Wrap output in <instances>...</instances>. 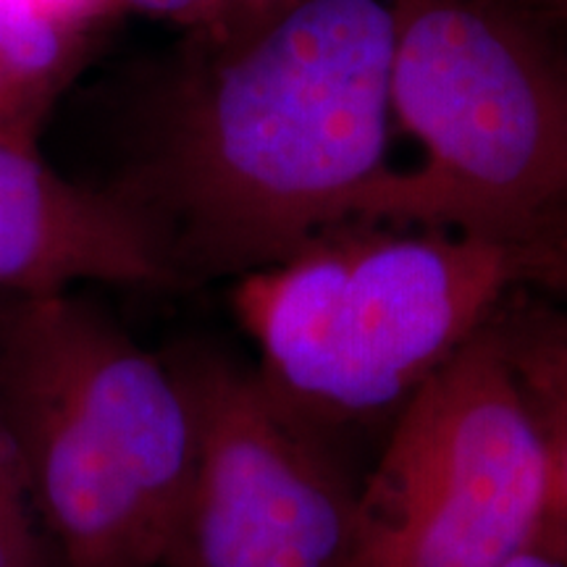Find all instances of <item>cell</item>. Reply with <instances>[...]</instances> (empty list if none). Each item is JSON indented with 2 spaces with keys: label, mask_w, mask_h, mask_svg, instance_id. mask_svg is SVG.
<instances>
[{
  "label": "cell",
  "mask_w": 567,
  "mask_h": 567,
  "mask_svg": "<svg viewBox=\"0 0 567 567\" xmlns=\"http://www.w3.org/2000/svg\"><path fill=\"white\" fill-rule=\"evenodd\" d=\"M392 0H295L247 38L203 40L116 189L176 279H243L360 216L392 172Z\"/></svg>",
  "instance_id": "1"
},
{
  "label": "cell",
  "mask_w": 567,
  "mask_h": 567,
  "mask_svg": "<svg viewBox=\"0 0 567 567\" xmlns=\"http://www.w3.org/2000/svg\"><path fill=\"white\" fill-rule=\"evenodd\" d=\"M0 405L59 567H163L195 455L166 360L69 295L0 316Z\"/></svg>",
  "instance_id": "2"
},
{
  "label": "cell",
  "mask_w": 567,
  "mask_h": 567,
  "mask_svg": "<svg viewBox=\"0 0 567 567\" xmlns=\"http://www.w3.org/2000/svg\"><path fill=\"white\" fill-rule=\"evenodd\" d=\"M513 287L505 245L354 218L243 276L234 313L268 389L334 442L400 413Z\"/></svg>",
  "instance_id": "3"
},
{
  "label": "cell",
  "mask_w": 567,
  "mask_h": 567,
  "mask_svg": "<svg viewBox=\"0 0 567 567\" xmlns=\"http://www.w3.org/2000/svg\"><path fill=\"white\" fill-rule=\"evenodd\" d=\"M392 116L421 168H392L358 221L513 247L567 213V48L526 0H392Z\"/></svg>",
  "instance_id": "4"
},
{
  "label": "cell",
  "mask_w": 567,
  "mask_h": 567,
  "mask_svg": "<svg viewBox=\"0 0 567 567\" xmlns=\"http://www.w3.org/2000/svg\"><path fill=\"white\" fill-rule=\"evenodd\" d=\"M544 505L542 436L486 321L396 413L344 567H499L536 547Z\"/></svg>",
  "instance_id": "5"
},
{
  "label": "cell",
  "mask_w": 567,
  "mask_h": 567,
  "mask_svg": "<svg viewBox=\"0 0 567 567\" xmlns=\"http://www.w3.org/2000/svg\"><path fill=\"white\" fill-rule=\"evenodd\" d=\"M166 363L195 455L163 567H344L358 486L334 444L281 405L258 365L210 344Z\"/></svg>",
  "instance_id": "6"
},
{
  "label": "cell",
  "mask_w": 567,
  "mask_h": 567,
  "mask_svg": "<svg viewBox=\"0 0 567 567\" xmlns=\"http://www.w3.org/2000/svg\"><path fill=\"white\" fill-rule=\"evenodd\" d=\"M168 287L166 247L124 195L76 187L45 166L21 126L0 130V289L66 295L74 284Z\"/></svg>",
  "instance_id": "7"
},
{
  "label": "cell",
  "mask_w": 567,
  "mask_h": 567,
  "mask_svg": "<svg viewBox=\"0 0 567 567\" xmlns=\"http://www.w3.org/2000/svg\"><path fill=\"white\" fill-rule=\"evenodd\" d=\"M488 323L505 344L547 457V505L536 549L567 567V368L509 323L499 310H494Z\"/></svg>",
  "instance_id": "8"
},
{
  "label": "cell",
  "mask_w": 567,
  "mask_h": 567,
  "mask_svg": "<svg viewBox=\"0 0 567 567\" xmlns=\"http://www.w3.org/2000/svg\"><path fill=\"white\" fill-rule=\"evenodd\" d=\"M0 567H59L40 526L3 405H0Z\"/></svg>",
  "instance_id": "9"
},
{
  "label": "cell",
  "mask_w": 567,
  "mask_h": 567,
  "mask_svg": "<svg viewBox=\"0 0 567 567\" xmlns=\"http://www.w3.org/2000/svg\"><path fill=\"white\" fill-rule=\"evenodd\" d=\"M515 287L567 308V213L528 239L507 247Z\"/></svg>",
  "instance_id": "10"
},
{
  "label": "cell",
  "mask_w": 567,
  "mask_h": 567,
  "mask_svg": "<svg viewBox=\"0 0 567 567\" xmlns=\"http://www.w3.org/2000/svg\"><path fill=\"white\" fill-rule=\"evenodd\" d=\"M502 316L528 334L536 344H542L549 354H555L567 368V308L551 302L547 297L528 292L523 287H513L499 302Z\"/></svg>",
  "instance_id": "11"
},
{
  "label": "cell",
  "mask_w": 567,
  "mask_h": 567,
  "mask_svg": "<svg viewBox=\"0 0 567 567\" xmlns=\"http://www.w3.org/2000/svg\"><path fill=\"white\" fill-rule=\"evenodd\" d=\"M155 19L187 27L197 40H221L229 17V0H116Z\"/></svg>",
  "instance_id": "12"
},
{
  "label": "cell",
  "mask_w": 567,
  "mask_h": 567,
  "mask_svg": "<svg viewBox=\"0 0 567 567\" xmlns=\"http://www.w3.org/2000/svg\"><path fill=\"white\" fill-rule=\"evenodd\" d=\"M295 0H229V17L221 40H239L258 32L284 13Z\"/></svg>",
  "instance_id": "13"
},
{
  "label": "cell",
  "mask_w": 567,
  "mask_h": 567,
  "mask_svg": "<svg viewBox=\"0 0 567 567\" xmlns=\"http://www.w3.org/2000/svg\"><path fill=\"white\" fill-rule=\"evenodd\" d=\"M38 9H42L48 17L63 21V24L82 30L90 19H97L105 13L111 6H116V0H32Z\"/></svg>",
  "instance_id": "14"
},
{
  "label": "cell",
  "mask_w": 567,
  "mask_h": 567,
  "mask_svg": "<svg viewBox=\"0 0 567 567\" xmlns=\"http://www.w3.org/2000/svg\"><path fill=\"white\" fill-rule=\"evenodd\" d=\"M27 103L32 101L19 90V84L13 82L3 48H0V130L21 126V113H24Z\"/></svg>",
  "instance_id": "15"
},
{
  "label": "cell",
  "mask_w": 567,
  "mask_h": 567,
  "mask_svg": "<svg viewBox=\"0 0 567 567\" xmlns=\"http://www.w3.org/2000/svg\"><path fill=\"white\" fill-rule=\"evenodd\" d=\"M499 567H563V565H559L555 557H549L547 551L530 547V549H523L520 555L509 557L507 563L499 565Z\"/></svg>",
  "instance_id": "16"
},
{
  "label": "cell",
  "mask_w": 567,
  "mask_h": 567,
  "mask_svg": "<svg viewBox=\"0 0 567 567\" xmlns=\"http://www.w3.org/2000/svg\"><path fill=\"white\" fill-rule=\"evenodd\" d=\"M547 17L567 19V0H551L549 9H547Z\"/></svg>",
  "instance_id": "17"
},
{
  "label": "cell",
  "mask_w": 567,
  "mask_h": 567,
  "mask_svg": "<svg viewBox=\"0 0 567 567\" xmlns=\"http://www.w3.org/2000/svg\"><path fill=\"white\" fill-rule=\"evenodd\" d=\"M526 3H530V6H534V9H538L542 13H547L551 0H526Z\"/></svg>",
  "instance_id": "18"
}]
</instances>
